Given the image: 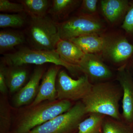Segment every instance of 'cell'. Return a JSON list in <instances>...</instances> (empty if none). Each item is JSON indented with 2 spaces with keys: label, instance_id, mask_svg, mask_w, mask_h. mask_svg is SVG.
I'll return each mask as SVG.
<instances>
[{
  "label": "cell",
  "instance_id": "52a82bcc",
  "mask_svg": "<svg viewBox=\"0 0 133 133\" xmlns=\"http://www.w3.org/2000/svg\"><path fill=\"white\" fill-rule=\"evenodd\" d=\"M92 84L86 75L74 79L64 70L59 71L56 80L57 99L80 101L90 91Z\"/></svg>",
  "mask_w": 133,
  "mask_h": 133
},
{
  "label": "cell",
  "instance_id": "8992f818",
  "mask_svg": "<svg viewBox=\"0 0 133 133\" xmlns=\"http://www.w3.org/2000/svg\"><path fill=\"white\" fill-rule=\"evenodd\" d=\"M57 26L60 39L66 41L91 34L100 35L104 29L99 19L93 15L83 14L57 22Z\"/></svg>",
  "mask_w": 133,
  "mask_h": 133
},
{
  "label": "cell",
  "instance_id": "e0dca14e",
  "mask_svg": "<svg viewBox=\"0 0 133 133\" xmlns=\"http://www.w3.org/2000/svg\"><path fill=\"white\" fill-rule=\"evenodd\" d=\"M81 2L77 0H53L48 14L53 19L61 20L66 17Z\"/></svg>",
  "mask_w": 133,
  "mask_h": 133
},
{
  "label": "cell",
  "instance_id": "ba28073f",
  "mask_svg": "<svg viewBox=\"0 0 133 133\" xmlns=\"http://www.w3.org/2000/svg\"><path fill=\"white\" fill-rule=\"evenodd\" d=\"M105 42L101 53L114 64L126 66L133 55V45L122 36H104Z\"/></svg>",
  "mask_w": 133,
  "mask_h": 133
},
{
  "label": "cell",
  "instance_id": "cb8c5ba5",
  "mask_svg": "<svg viewBox=\"0 0 133 133\" xmlns=\"http://www.w3.org/2000/svg\"><path fill=\"white\" fill-rule=\"evenodd\" d=\"M0 11L17 14L25 12L24 6L22 3L12 2L8 0H0Z\"/></svg>",
  "mask_w": 133,
  "mask_h": 133
},
{
  "label": "cell",
  "instance_id": "5bb4252c",
  "mask_svg": "<svg viewBox=\"0 0 133 133\" xmlns=\"http://www.w3.org/2000/svg\"><path fill=\"white\" fill-rule=\"evenodd\" d=\"M55 51L65 62L78 66L85 55L79 47L71 41L62 39L57 44Z\"/></svg>",
  "mask_w": 133,
  "mask_h": 133
},
{
  "label": "cell",
  "instance_id": "f546056e",
  "mask_svg": "<svg viewBox=\"0 0 133 133\" xmlns=\"http://www.w3.org/2000/svg\"></svg>",
  "mask_w": 133,
  "mask_h": 133
},
{
  "label": "cell",
  "instance_id": "4fadbf2b",
  "mask_svg": "<svg viewBox=\"0 0 133 133\" xmlns=\"http://www.w3.org/2000/svg\"><path fill=\"white\" fill-rule=\"evenodd\" d=\"M128 0H102L101 6L102 14L108 21L114 23L127 14L129 7Z\"/></svg>",
  "mask_w": 133,
  "mask_h": 133
},
{
  "label": "cell",
  "instance_id": "d4e9b609",
  "mask_svg": "<svg viewBox=\"0 0 133 133\" xmlns=\"http://www.w3.org/2000/svg\"><path fill=\"white\" fill-rule=\"evenodd\" d=\"M121 27L126 33L133 36V1L129 2V7Z\"/></svg>",
  "mask_w": 133,
  "mask_h": 133
},
{
  "label": "cell",
  "instance_id": "7402d4cb",
  "mask_svg": "<svg viewBox=\"0 0 133 133\" xmlns=\"http://www.w3.org/2000/svg\"><path fill=\"white\" fill-rule=\"evenodd\" d=\"M23 13L0 14V28H17L24 27L29 22L26 14Z\"/></svg>",
  "mask_w": 133,
  "mask_h": 133
},
{
  "label": "cell",
  "instance_id": "3957f363",
  "mask_svg": "<svg viewBox=\"0 0 133 133\" xmlns=\"http://www.w3.org/2000/svg\"><path fill=\"white\" fill-rule=\"evenodd\" d=\"M30 17L27 29V40L32 49L47 51L55 50L60 40L57 22L47 15Z\"/></svg>",
  "mask_w": 133,
  "mask_h": 133
},
{
  "label": "cell",
  "instance_id": "5b68a950",
  "mask_svg": "<svg viewBox=\"0 0 133 133\" xmlns=\"http://www.w3.org/2000/svg\"><path fill=\"white\" fill-rule=\"evenodd\" d=\"M84 105L78 101L68 111L36 127L28 133H72L88 115Z\"/></svg>",
  "mask_w": 133,
  "mask_h": 133
},
{
  "label": "cell",
  "instance_id": "6da1fadb",
  "mask_svg": "<svg viewBox=\"0 0 133 133\" xmlns=\"http://www.w3.org/2000/svg\"><path fill=\"white\" fill-rule=\"evenodd\" d=\"M123 91L118 83L109 81L92 84L90 91L81 101L87 114H99L122 120L119 102Z\"/></svg>",
  "mask_w": 133,
  "mask_h": 133
},
{
  "label": "cell",
  "instance_id": "30bf717a",
  "mask_svg": "<svg viewBox=\"0 0 133 133\" xmlns=\"http://www.w3.org/2000/svg\"><path fill=\"white\" fill-rule=\"evenodd\" d=\"M116 79L123 91L121 119L131 125L133 123V78L127 65L119 68Z\"/></svg>",
  "mask_w": 133,
  "mask_h": 133
},
{
  "label": "cell",
  "instance_id": "ffe728a7",
  "mask_svg": "<svg viewBox=\"0 0 133 133\" xmlns=\"http://www.w3.org/2000/svg\"><path fill=\"white\" fill-rule=\"evenodd\" d=\"M104 115L99 114H89L79 125L77 133H101Z\"/></svg>",
  "mask_w": 133,
  "mask_h": 133
},
{
  "label": "cell",
  "instance_id": "603a6c76",
  "mask_svg": "<svg viewBox=\"0 0 133 133\" xmlns=\"http://www.w3.org/2000/svg\"><path fill=\"white\" fill-rule=\"evenodd\" d=\"M10 111L5 99L1 100L0 105V133H8L11 125Z\"/></svg>",
  "mask_w": 133,
  "mask_h": 133
},
{
  "label": "cell",
  "instance_id": "ac0fdd59",
  "mask_svg": "<svg viewBox=\"0 0 133 133\" xmlns=\"http://www.w3.org/2000/svg\"><path fill=\"white\" fill-rule=\"evenodd\" d=\"M26 38L21 32L1 31L0 32V52L1 54L13 49L17 45L26 42Z\"/></svg>",
  "mask_w": 133,
  "mask_h": 133
},
{
  "label": "cell",
  "instance_id": "4316f807",
  "mask_svg": "<svg viewBox=\"0 0 133 133\" xmlns=\"http://www.w3.org/2000/svg\"><path fill=\"white\" fill-rule=\"evenodd\" d=\"M5 66L6 65L3 63H1L0 65V91L2 94L6 93L8 88L5 77Z\"/></svg>",
  "mask_w": 133,
  "mask_h": 133
},
{
  "label": "cell",
  "instance_id": "9a60e30c",
  "mask_svg": "<svg viewBox=\"0 0 133 133\" xmlns=\"http://www.w3.org/2000/svg\"><path fill=\"white\" fill-rule=\"evenodd\" d=\"M24 66H5L7 85L11 93L20 90L28 80L29 72Z\"/></svg>",
  "mask_w": 133,
  "mask_h": 133
},
{
  "label": "cell",
  "instance_id": "83f0119b",
  "mask_svg": "<svg viewBox=\"0 0 133 133\" xmlns=\"http://www.w3.org/2000/svg\"><path fill=\"white\" fill-rule=\"evenodd\" d=\"M131 68H132V72H131V73H132V76L133 78V62L132 64V66H131Z\"/></svg>",
  "mask_w": 133,
  "mask_h": 133
},
{
  "label": "cell",
  "instance_id": "d6986e66",
  "mask_svg": "<svg viewBox=\"0 0 133 133\" xmlns=\"http://www.w3.org/2000/svg\"><path fill=\"white\" fill-rule=\"evenodd\" d=\"M19 2L23 5L25 12L31 17H42L47 15L51 4L48 0H22Z\"/></svg>",
  "mask_w": 133,
  "mask_h": 133
},
{
  "label": "cell",
  "instance_id": "44dd1931",
  "mask_svg": "<svg viewBox=\"0 0 133 133\" xmlns=\"http://www.w3.org/2000/svg\"><path fill=\"white\" fill-rule=\"evenodd\" d=\"M102 133H133L131 125L122 120L105 116L102 125Z\"/></svg>",
  "mask_w": 133,
  "mask_h": 133
},
{
  "label": "cell",
  "instance_id": "7c38bea8",
  "mask_svg": "<svg viewBox=\"0 0 133 133\" xmlns=\"http://www.w3.org/2000/svg\"><path fill=\"white\" fill-rule=\"evenodd\" d=\"M44 74V69L42 66H37L34 69L28 82L15 95L13 103L16 107L33 102L38 93L39 83Z\"/></svg>",
  "mask_w": 133,
  "mask_h": 133
},
{
  "label": "cell",
  "instance_id": "484cf974",
  "mask_svg": "<svg viewBox=\"0 0 133 133\" xmlns=\"http://www.w3.org/2000/svg\"><path fill=\"white\" fill-rule=\"evenodd\" d=\"M97 0H83L81 2V11L83 14L91 15L97 11Z\"/></svg>",
  "mask_w": 133,
  "mask_h": 133
},
{
  "label": "cell",
  "instance_id": "2e32d148",
  "mask_svg": "<svg viewBox=\"0 0 133 133\" xmlns=\"http://www.w3.org/2000/svg\"><path fill=\"white\" fill-rule=\"evenodd\" d=\"M77 45L85 54L101 53L105 42L104 36L91 34L70 40Z\"/></svg>",
  "mask_w": 133,
  "mask_h": 133
},
{
  "label": "cell",
  "instance_id": "f1b7e54d",
  "mask_svg": "<svg viewBox=\"0 0 133 133\" xmlns=\"http://www.w3.org/2000/svg\"><path fill=\"white\" fill-rule=\"evenodd\" d=\"M131 127H132V129L133 132V123L132 124V125H131Z\"/></svg>",
  "mask_w": 133,
  "mask_h": 133
},
{
  "label": "cell",
  "instance_id": "8fae6325",
  "mask_svg": "<svg viewBox=\"0 0 133 133\" xmlns=\"http://www.w3.org/2000/svg\"><path fill=\"white\" fill-rule=\"evenodd\" d=\"M60 68L61 66L55 65L44 73L37 95L29 107L35 106L45 101L57 99L56 80Z\"/></svg>",
  "mask_w": 133,
  "mask_h": 133
},
{
  "label": "cell",
  "instance_id": "9c48e42d",
  "mask_svg": "<svg viewBox=\"0 0 133 133\" xmlns=\"http://www.w3.org/2000/svg\"><path fill=\"white\" fill-rule=\"evenodd\" d=\"M78 66L92 84L111 81L114 76L111 70L96 54H85Z\"/></svg>",
  "mask_w": 133,
  "mask_h": 133
},
{
  "label": "cell",
  "instance_id": "7a4b0ae2",
  "mask_svg": "<svg viewBox=\"0 0 133 133\" xmlns=\"http://www.w3.org/2000/svg\"><path fill=\"white\" fill-rule=\"evenodd\" d=\"M72 106L70 101L57 99L29 107L20 118L15 133H28L36 127L68 111Z\"/></svg>",
  "mask_w": 133,
  "mask_h": 133
},
{
  "label": "cell",
  "instance_id": "277c9868",
  "mask_svg": "<svg viewBox=\"0 0 133 133\" xmlns=\"http://www.w3.org/2000/svg\"><path fill=\"white\" fill-rule=\"evenodd\" d=\"M2 59V63L8 66H23L27 64L41 65L51 63L64 67L72 74L80 71L78 65L68 63L62 60L55 50L47 51L22 48L16 52L5 54Z\"/></svg>",
  "mask_w": 133,
  "mask_h": 133
}]
</instances>
